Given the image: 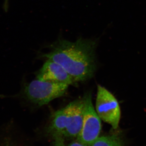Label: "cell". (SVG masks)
<instances>
[{
	"label": "cell",
	"instance_id": "6da1fadb",
	"mask_svg": "<svg viewBox=\"0 0 146 146\" xmlns=\"http://www.w3.org/2000/svg\"><path fill=\"white\" fill-rule=\"evenodd\" d=\"M98 42L80 38L75 42L59 39L49 45V51L41 55L60 64L75 82L86 81L96 70V50Z\"/></svg>",
	"mask_w": 146,
	"mask_h": 146
},
{
	"label": "cell",
	"instance_id": "7a4b0ae2",
	"mask_svg": "<svg viewBox=\"0 0 146 146\" xmlns=\"http://www.w3.org/2000/svg\"><path fill=\"white\" fill-rule=\"evenodd\" d=\"M84 102L83 98L71 102L52 114L46 133L52 138L65 139L77 138L82 124Z\"/></svg>",
	"mask_w": 146,
	"mask_h": 146
},
{
	"label": "cell",
	"instance_id": "3957f363",
	"mask_svg": "<svg viewBox=\"0 0 146 146\" xmlns=\"http://www.w3.org/2000/svg\"><path fill=\"white\" fill-rule=\"evenodd\" d=\"M69 86L65 84L36 79L24 83L20 93L12 97L22 99L29 104L40 107L65 96Z\"/></svg>",
	"mask_w": 146,
	"mask_h": 146
},
{
	"label": "cell",
	"instance_id": "277c9868",
	"mask_svg": "<svg viewBox=\"0 0 146 146\" xmlns=\"http://www.w3.org/2000/svg\"><path fill=\"white\" fill-rule=\"evenodd\" d=\"M83 98L84 108L82 127L77 140L86 146H91L99 136L101 122L93 105L91 93L85 94Z\"/></svg>",
	"mask_w": 146,
	"mask_h": 146
},
{
	"label": "cell",
	"instance_id": "5b68a950",
	"mask_svg": "<svg viewBox=\"0 0 146 146\" xmlns=\"http://www.w3.org/2000/svg\"><path fill=\"white\" fill-rule=\"evenodd\" d=\"M96 110L101 119L114 129L117 128L121 118L119 105L111 93L100 85H98Z\"/></svg>",
	"mask_w": 146,
	"mask_h": 146
},
{
	"label": "cell",
	"instance_id": "8992f818",
	"mask_svg": "<svg viewBox=\"0 0 146 146\" xmlns=\"http://www.w3.org/2000/svg\"><path fill=\"white\" fill-rule=\"evenodd\" d=\"M36 79L42 81L53 82L72 85L75 83L73 79L60 64L46 59L36 73Z\"/></svg>",
	"mask_w": 146,
	"mask_h": 146
},
{
	"label": "cell",
	"instance_id": "52a82bcc",
	"mask_svg": "<svg viewBox=\"0 0 146 146\" xmlns=\"http://www.w3.org/2000/svg\"><path fill=\"white\" fill-rule=\"evenodd\" d=\"M123 140L118 133L99 137L91 146H123Z\"/></svg>",
	"mask_w": 146,
	"mask_h": 146
},
{
	"label": "cell",
	"instance_id": "ba28073f",
	"mask_svg": "<svg viewBox=\"0 0 146 146\" xmlns=\"http://www.w3.org/2000/svg\"><path fill=\"white\" fill-rule=\"evenodd\" d=\"M0 146H21L16 135L9 132H5L0 134Z\"/></svg>",
	"mask_w": 146,
	"mask_h": 146
},
{
	"label": "cell",
	"instance_id": "9c48e42d",
	"mask_svg": "<svg viewBox=\"0 0 146 146\" xmlns=\"http://www.w3.org/2000/svg\"><path fill=\"white\" fill-rule=\"evenodd\" d=\"M53 139L52 146H86L78 141L67 144L65 143V140L63 138L55 137Z\"/></svg>",
	"mask_w": 146,
	"mask_h": 146
},
{
	"label": "cell",
	"instance_id": "30bf717a",
	"mask_svg": "<svg viewBox=\"0 0 146 146\" xmlns=\"http://www.w3.org/2000/svg\"><path fill=\"white\" fill-rule=\"evenodd\" d=\"M9 1H10V0H4V8L5 10H7L8 9Z\"/></svg>",
	"mask_w": 146,
	"mask_h": 146
}]
</instances>
